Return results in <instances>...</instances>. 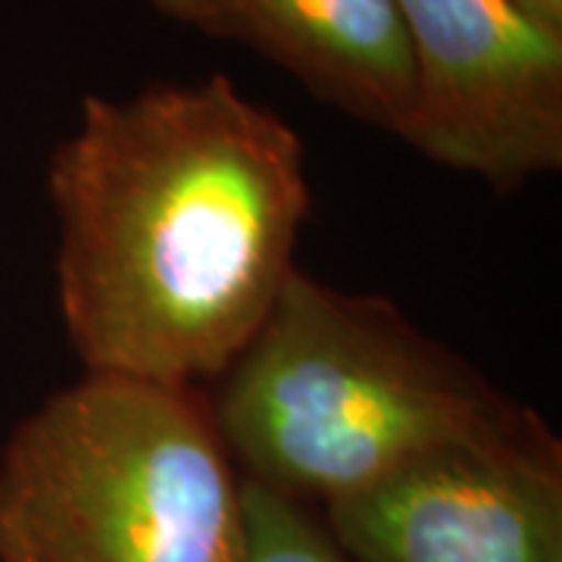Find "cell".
I'll list each match as a JSON object with an SVG mask.
<instances>
[{"mask_svg":"<svg viewBox=\"0 0 562 562\" xmlns=\"http://www.w3.org/2000/svg\"><path fill=\"white\" fill-rule=\"evenodd\" d=\"M166 20L284 69L344 116L401 135L413 60L394 0H150Z\"/></svg>","mask_w":562,"mask_h":562,"instance_id":"obj_6","label":"cell"},{"mask_svg":"<svg viewBox=\"0 0 562 562\" xmlns=\"http://www.w3.org/2000/svg\"><path fill=\"white\" fill-rule=\"evenodd\" d=\"M413 60L397 138L497 194L562 169V32L509 0H394Z\"/></svg>","mask_w":562,"mask_h":562,"instance_id":"obj_4","label":"cell"},{"mask_svg":"<svg viewBox=\"0 0 562 562\" xmlns=\"http://www.w3.org/2000/svg\"><path fill=\"white\" fill-rule=\"evenodd\" d=\"M322 522L353 562H562V447L469 443L409 462Z\"/></svg>","mask_w":562,"mask_h":562,"instance_id":"obj_5","label":"cell"},{"mask_svg":"<svg viewBox=\"0 0 562 562\" xmlns=\"http://www.w3.org/2000/svg\"><path fill=\"white\" fill-rule=\"evenodd\" d=\"M241 562H353L306 503L241 475Z\"/></svg>","mask_w":562,"mask_h":562,"instance_id":"obj_7","label":"cell"},{"mask_svg":"<svg viewBox=\"0 0 562 562\" xmlns=\"http://www.w3.org/2000/svg\"><path fill=\"white\" fill-rule=\"evenodd\" d=\"M57 303L85 372L194 387L297 269L303 138L228 76L88 94L47 160Z\"/></svg>","mask_w":562,"mask_h":562,"instance_id":"obj_1","label":"cell"},{"mask_svg":"<svg viewBox=\"0 0 562 562\" xmlns=\"http://www.w3.org/2000/svg\"><path fill=\"white\" fill-rule=\"evenodd\" d=\"M210 413L244 479L322 506L450 447L553 431L384 294L301 266L220 375Z\"/></svg>","mask_w":562,"mask_h":562,"instance_id":"obj_2","label":"cell"},{"mask_svg":"<svg viewBox=\"0 0 562 562\" xmlns=\"http://www.w3.org/2000/svg\"><path fill=\"white\" fill-rule=\"evenodd\" d=\"M235 469L198 387L85 372L0 447V562H241Z\"/></svg>","mask_w":562,"mask_h":562,"instance_id":"obj_3","label":"cell"},{"mask_svg":"<svg viewBox=\"0 0 562 562\" xmlns=\"http://www.w3.org/2000/svg\"><path fill=\"white\" fill-rule=\"evenodd\" d=\"M509 3L519 7L525 16H531L547 29H560L562 32V0H509Z\"/></svg>","mask_w":562,"mask_h":562,"instance_id":"obj_8","label":"cell"}]
</instances>
